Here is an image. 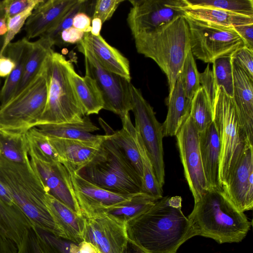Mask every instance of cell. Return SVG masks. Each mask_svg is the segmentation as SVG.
<instances>
[{
  "instance_id": "cell-1",
  "label": "cell",
  "mask_w": 253,
  "mask_h": 253,
  "mask_svg": "<svg viewBox=\"0 0 253 253\" xmlns=\"http://www.w3.org/2000/svg\"><path fill=\"white\" fill-rule=\"evenodd\" d=\"M126 231L128 241L147 253H176L194 237L179 196L159 199L145 212L127 221Z\"/></svg>"
},
{
  "instance_id": "cell-2",
  "label": "cell",
  "mask_w": 253,
  "mask_h": 253,
  "mask_svg": "<svg viewBox=\"0 0 253 253\" xmlns=\"http://www.w3.org/2000/svg\"><path fill=\"white\" fill-rule=\"evenodd\" d=\"M187 217L194 236L211 238L220 244L241 242L252 225L232 203L223 187L209 189L194 202Z\"/></svg>"
},
{
  "instance_id": "cell-3",
  "label": "cell",
  "mask_w": 253,
  "mask_h": 253,
  "mask_svg": "<svg viewBox=\"0 0 253 253\" xmlns=\"http://www.w3.org/2000/svg\"><path fill=\"white\" fill-rule=\"evenodd\" d=\"M0 181L33 227L66 240L64 232L56 223L46 206L45 196L47 192L30 160L25 164L17 163L0 155Z\"/></svg>"
},
{
  "instance_id": "cell-4",
  "label": "cell",
  "mask_w": 253,
  "mask_h": 253,
  "mask_svg": "<svg viewBox=\"0 0 253 253\" xmlns=\"http://www.w3.org/2000/svg\"><path fill=\"white\" fill-rule=\"evenodd\" d=\"M189 30L184 15L153 31L133 37L138 53L154 60L166 74L169 96L190 50Z\"/></svg>"
},
{
  "instance_id": "cell-5",
  "label": "cell",
  "mask_w": 253,
  "mask_h": 253,
  "mask_svg": "<svg viewBox=\"0 0 253 253\" xmlns=\"http://www.w3.org/2000/svg\"><path fill=\"white\" fill-rule=\"evenodd\" d=\"M93 159L77 172L86 180L122 194L142 192V179L123 153L108 137Z\"/></svg>"
},
{
  "instance_id": "cell-6",
  "label": "cell",
  "mask_w": 253,
  "mask_h": 253,
  "mask_svg": "<svg viewBox=\"0 0 253 253\" xmlns=\"http://www.w3.org/2000/svg\"><path fill=\"white\" fill-rule=\"evenodd\" d=\"M49 55L30 84L0 108V130L26 133L37 126L47 99Z\"/></svg>"
},
{
  "instance_id": "cell-7",
  "label": "cell",
  "mask_w": 253,
  "mask_h": 253,
  "mask_svg": "<svg viewBox=\"0 0 253 253\" xmlns=\"http://www.w3.org/2000/svg\"><path fill=\"white\" fill-rule=\"evenodd\" d=\"M72 64L61 54L53 50L49 54L47 99L37 126L78 122L86 116L69 80Z\"/></svg>"
},
{
  "instance_id": "cell-8",
  "label": "cell",
  "mask_w": 253,
  "mask_h": 253,
  "mask_svg": "<svg viewBox=\"0 0 253 253\" xmlns=\"http://www.w3.org/2000/svg\"><path fill=\"white\" fill-rule=\"evenodd\" d=\"M213 122L220 143L219 176L225 185L245 151L251 144L239 117L233 98L222 87L218 89L215 102Z\"/></svg>"
},
{
  "instance_id": "cell-9",
  "label": "cell",
  "mask_w": 253,
  "mask_h": 253,
  "mask_svg": "<svg viewBox=\"0 0 253 253\" xmlns=\"http://www.w3.org/2000/svg\"><path fill=\"white\" fill-rule=\"evenodd\" d=\"M189 30L190 50L197 59L212 63L216 59L232 55L245 43L232 27L197 19L184 14Z\"/></svg>"
},
{
  "instance_id": "cell-10",
  "label": "cell",
  "mask_w": 253,
  "mask_h": 253,
  "mask_svg": "<svg viewBox=\"0 0 253 253\" xmlns=\"http://www.w3.org/2000/svg\"><path fill=\"white\" fill-rule=\"evenodd\" d=\"M78 48L84 56L85 75L93 79L102 95L103 109L123 117L131 110L130 84L125 78L105 69L83 41Z\"/></svg>"
},
{
  "instance_id": "cell-11",
  "label": "cell",
  "mask_w": 253,
  "mask_h": 253,
  "mask_svg": "<svg viewBox=\"0 0 253 253\" xmlns=\"http://www.w3.org/2000/svg\"><path fill=\"white\" fill-rule=\"evenodd\" d=\"M130 93L134 127L147 150L156 177L163 187L165 171L162 124L157 120L153 107L144 98L140 90L131 83Z\"/></svg>"
},
{
  "instance_id": "cell-12",
  "label": "cell",
  "mask_w": 253,
  "mask_h": 253,
  "mask_svg": "<svg viewBox=\"0 0 253 253\" xmlns=\"http://www.w3.org/2000/svg\"><path fill=\"white\" fill-rule=\"evenodd\" d=\"M127 22L134 37L164 26L184 15L185 0H131Z\"/></svg>"
},
{
  "instance_id": "cell-13",
  "label": "cell",
  "mask_w": 253,
  "mask_h": 253,
  "mask_svg": "<svg viewBox=\"0 0 253 253\" xmlns=\"http://www.w3.org/2000/svg\"><path fill=\"white\" fill-rule=\"evenodd\" d=\"M175 136L185 177L195 202L206 194L209 186L202 165L199 132L189 115Z\"/></svg>"
},
{
  "instance_id": "cell-14",
  "label": "cell",
  "mask_w": 253,
  "mask_h": 253,
  "mask_svg": "<svg viewBox=\"0 0 253 253\" xmlns=\"http://www.w3.org/2000/svg\"><path fill=\"white\" fill-rule=\"evenodd\" d=\"M84 216V241L91 243L100 253H123L128 241L126 222L104 211Z\"/></svg>"
},
{
  "instance_id": "cell-15",
  "label": "cell",
  "mask_w": 253,
  "mask_h": 253,
  "mask_svg": "<svg viewBox=\"0 0 253 253\" xmlns=\"http://www.w3.org/2000/svg\"><path fill=\"white\" fill-rule=\"evenodd\" d=\"M31 166L49 194L82 215L69 171L60 162H47L29 154Z\"/></svg>"
},
{
  "instance_id": "cell-16",
  "label": "cell",
  "mask_w": 253,
  "mask_h": 253,
  "mask_svg": "<svg viewBox=\"0 0 253 253\" xmlns=\"http://www.w3.org/2000/svg\"><path fill=\"white\" fill-rule=\"evenodd\" d=\"M63 164L70 174L75 195L83 215L122 204L136 194H119L103 189L82 177L67 164Z\"/></svg>"
},
{
  "instance_id": "cell-17",
  "label": "cell",
  "mask_w": 253,
  "mask_h": 253,
  "mask_svg": "<svg viewBox=\"0 0 253 253\" xmlns=\"http://www.w3.org/2000/svg\"><path fill=\"white\" fill-rule=\"evenodd\" d=\"M229 198L240 211L253 208V145L247 148L226 184L223 186Z\"/></svg>"
},
{
  "instance_id": "cell-18",
  "label": "cell",
  "mask_w": 253,
  "mask_h": 253,
  "mask_svg": "<svg viewBox=\"0 0 253 253\" xmlns=\"http://www.w3.org/2000/svg\"><path fill=\"white\" fill-rule=\"evenodd\" d=\"M78 0H42L24 27L28 40L40 37L50 29Z\"/></svg>"
},
{
  "instance_id": "cell-19",
  "label": "cell",
  "mask_w": 253,
  "mask_h": 253,
  "mask_svg": "<svg viewBox=\"0 0 253 253\" xmlns=\"http://www.w3.org/2000/svg\"><path fill=\"white\" fill-rule=\"evenodd\" d=\"M233 100L248 139L253 145V80L233 62Z\"/></svg>"
},
{
  "instance_id": "cell-20",
  "label": "cell",
  "mask_w": 253,
  "mask_h": 253,
  "mask_svg": "<svg viewBox=\"0 0 253 253\" xmlns=\"http://www.w3.org/2000/svg\"><path fill=\"white\" fill-rule=\"evenodd\" d=\"M199 140L202 165L209 189L221 188L223 186L219 176L220 143L213 121L199 132Z\"/></svg>"
},
{
  "instance_id": "cell-21",
  "label": "cell",
  "mask_w": 253,
  "mask_h": 253,
  "mask_svg": "<svg viewBox=\"0 0 253 253\" xmlns=\"http://www.w3.org/2000/svg\"><path fill=\"white\" fill-rule=\"evenodd\" d=\"M83 41L105 69L130 82L129 62L120 51L110 45L100 35L94 36L90 32L84 33Z\"/></svg>"
},
{
  "instance_id": "cell-22",
  "label": "cell",
  "mask_w": 253,
  "mask_h": 253,
  "mask_svg": "<svg viewBox=\"0 0 253 253\" xmlns=\"http://www.w3.org/2000/svg\"><path fill=\"white\" fill-rule=\"evenodd\" d=\"M48 138L63 161V164H67L76 171L93 159L102 144L52 137Z\"/></svg>"
},
{
  "instance_id": "cell-23",
  "label": "cell",
  "mask_w": 253,
  "mask_h": 253,
  "mask_svg": "<svg viewBox=\"0 0 253 253\" xmlns=\"http://www.w3.org/2000/svg\"><path fill=\"white\" fill-rule=\"evenodd\" d=\"M46 206L56 223L64 232L66 240L76 244L84 241L85 219L48 193L45 196Z\"/></svg>"
},
{
  "instance_id": "cell-24",
  "label": "cell",
  "mask_w": 253,
  "mask_h": 253,
  "mask_svg": "<svg viewBox=\"0 0 253 253\" xmlns=\"http://www.w3.org/2000/svg\"><path fill=\"white\" fill-rule=\"evenodd\" d=\"M31 42L26 37L16 42H11L2 53V55L10 58L14 62L15 67L2 84L0 94V107L15 94L24 72Z\"/></svg>"
},
{
  "instance_id": "cell-25",
  "label": "cell",
  "mask_w": 253,
  "mask_h": 253,
  "mask_svg": "<svg viewBox=\"0 0 253 253\" xmlns=\"http://www.w3.org/2000/svg\"><path fill=\"white\" fill-rule=\"evenodd\" d=\"M36 127L41 132L48 137L80 140L95 144H101L107 138L106 134L95 135L91 133L99 128L86 116L78 122L44 124Z\"/></svg>"
},
{
  "instance_id": "cell-26",
  "label": "cell",
  "mask_w": 253,
  "mask_h": 253,
  "mask_svg": "<svg viewBox=\"0 0 253 253\" xmlns=\"http://www.w3.org/2000/svg\"><path fill=\"white\" fill-rule=\"evenodd\" d=\"M191 102L185 95L179 76L171 94L167 98L168 113L162 124L164 137L176 135L189 115Z\"/></svg>"
},
{
  "instance_id": "cell-27",
  "label": "cell",
  "mask_w": 253,
  "mask_h": 253,
  "mask_svg": "<svg viewBox=\"0 0 253 253\" xmlns=\"http://www.w3.org/2000/svg\"><path fill=\"white\" fill-rule=\"evenodd\" d=\"M70 83L85 116L97 114L103 108L102 95L95 81L88 76L78 74L72 64L69 68Z\"/></svg>"
},
{
  "instance_id": "cell-28",
  "label": "cell",
  "mask_w": 253,
  "mask_h": 253,
  "mask_svg": "<svg viewBox=\"0 0 253 253\" xmlns=\"http://www.w3.org/2000/svg\"><path fill=\"white\" fill-rule=\"evenodd\" d=\"M121 119L122 129L117 131H114L111 128L104 129L108 130L106 131L105 134L121 150L142 179V165L134 137L135 128L131 121L129 114Z\"/></svg>"
},
{
  "instance_id": "cell-29",
  "label": "cell",
  "mask_w": 253,
  "mask_h": 253,
  "mask_svg": "<svg viewBox=\"0 0 253 253\" xmlns=\"http://www.w3.org/2000/svg\"><path fill=\"white\" fill-rule=\"evenodd\" d=\"M32 224L17 206H11L0 199V233L14 243L20 244L26 230Z\"/></svg>"
},
{
  "instance_id": "cell-30",
  "label": "cell",
  "mask_w": 253,
  "mask_h": 253,
  "mask_svg": "<svg viewBox=\"0 0 253 253\" xmlns=\"http://www.w3.org/2000/svg\"><path fill=\"white\" fill-rule=\"evenodd\" d=\"M53 45L50 40L43 37L31 42L24 72L13 97L22 91L36 77L45 60L53 50Z\"/></svg>"
},
{
  "instance_id": "cell-31",
  "label": "cell",
  "mask_w": 253,
  "mask_h": 253,
  "mask_svg": "<svg viewBox=\"0 0 253 253\" xmlns=\"http://www.w3.org/2000/svg\"><path fill=\"white\" fill-rule=\"evenodd\" d=\"M26 133L0 130V155L14 163L29 161Z\"/></svg>"
},
{
  "instance_id": "cell-32",
  "label": "cell",
  "mask_w": 253,
  "mask_h": 253,
  "mask_svg": "<svg viewBox=\"0 0 253 253\" xmlns=\"http://www.w3.org/2000/svg\"><path fill=\"white\" fill-rule=\"evenodd\" d=\"M184 14L195 19L228 27L253 23V17L213 8L187 7L184 9Z\"/></svg>"
},
{
  "instance_id": "cell-33",
  "label": "cell",
  "mask_w": 253,
  "mask_h": 253,
  "mask_svg": "<svg viewBox=\"0 0 253 253\" xmlns=\"http://www.w3.org/2000/svg\"><path fill=\"white\" fill-rule=\"evenodd\" d=\"M158 200L147 194L140 192L136 194L126 202L101 211L110 214L126 222L145 212Z\"/></svg>"
},
{
  "instance_id": "cell-34",
  "label": "cell",
  "mask_w": 253,
  "mask_h": 253,
  "mask_svg": "<svg viewBox=\"0 0 253 253\" xmlns=\"http://www.w3.org/2000/svg\"><path fill=\"white\" fill-rule=\"evenodd\" d=\"M134 137L142 165V192L156 200H159L163 197V187L160 185L156 177L147 150L136 129Z\"/></svg>"
},
{
  "instance_id": "cell-35",
  "label": "cell",
  "mask_w": 253,
  "mask_h": 253,
  "mask_svg": "<svg viewBox=\"0 0 253 253\" xmlns=\"http://www.w3.org/2000/svg\"><path fill=\"white\" fill-rule=\"evenodd\" d=\"M26 135L29 145L28 154L45 162L64 163L50 143L48 137L41 132L37 127L30 129Z\"/></svg>"
},
{
  "instance_id": "cell-36",
  "label": "cell",
  "mask_w": 253,
  "mask_h": 253,
  "mask_svg": "<svg viewBox=\"0 0 253 253\" xmlns=\"http://www.w3.org/2000/svg\"><path fill=\"white\" fill-rule=\"evenodd\" d=\"M189 116L199 132L207 128L213 121V109L201 86L192 98Z\"/></svg>"
},
{
  "instance_id": "cell-37",
  "label": "cell",
  "mask_w": 253,
  "mask_h": 253,
  "mask_svg": "<svg viewBox=\"0 0 253 253\" xmlns=\"http://www.w3.org/2000/svg\"><path fill=\"white\" fill-rule=\"evenodd\" d=\"M188 7H203L253 17V0H185Z\"/></svg>"
},
{
  "instance_id": "cell-38",
  "label": "cell",
  "mask_w": 253,
  "mask_h": 253,
  "mask_svg": "<svg viewBox=\"0 0 253 253\" xmlns=\"http://www.w3.org/2000/svg\"><path fill=\"white\" fill-rule=\"evenodd\" d=\"M233 69L232 55L218 58L212 62L211 70L217 88L222 87L231 98L233 95Z\"/></svg>"
},
{
  "instance_id": "cell-39",
  "label": "cell",
  "mask_w": 253,
  "mask_h": 253,
  "mask_svg": "<svg viewBox=\"0 0 253 253\" xmlns=\"http://www.w3.org/2000/svg\"><path fill=\"white\" fill-rule=\"evenodd\" d=\"M88 0H78L77 2L67 11L59 20L41 37L50 40L54 45L64 44L60 38L61 32L65 29L73 27L74 16L86 9Z\"/></svg>"
},
{
  "instance_id": "cell-40",
  "label": "cell",
  "mask_w": 253,
  "mask_h": 253,
  "mask_svg": "<svg viewBox=\"0 0 253 253\" xmlns=\"http://www.w3.org/2000/svg\"><path fill=\"white\" fill-rule=\"evenodd\" d=\"M180 76L185 95L188 100L192 101L201 85L200 73L191 50L185 58Z\"/></svg>"
},
{
  "instance_id": "cell-41",
  "label": "cell",
  "mask_w": 253,
  "mask_h": 253,
  "mask_svg": "<svg viewBox=\"0 0 253 253\" xmlns=\"http://www.w3.org/2000/svg\"><path fill=\"white\" fill-rule=\"evenodd\" d=\"M17 253H54L40 237L34 227L28 228L23 236Z\"/></svg>"
},
{
  "instance_id": "cell-42",
  "label": "cell",
  "mask_w": 253,
  "mask_h": 253,
  "mask_svg": "<svg viewBox=\"0 0 253 253\" xmlns=\"http://www.w3.org/2000/svg\"><path fill=\"white\" fill-rule=\"evenodd\" d=\"M34 8L35 7H31L18 15L7 19L8 31L5 37L2 54L7 45L11 42L14 37L24 26L28 18L31 15Z\"/></svg>"
},
{
  "instance_id": "cell-43",
  "label": "cell",
  "mask_w": 253,
  "mask_h": 253,
  "mask_svg": "<svg viewBox=\"0 0 253 253\" xmlns=\"http://www.w3.org/2000/svg\"><path fill=\"white\" fill-rule=\"evenodd\" d=\"M124 0H98L95 1L92 18H99L104 23L111 19Z\"/></svg>"
},
{
  "instance_id": "cell-44",
  "label": "cell",
  "mask_w": 253,
  "mask_h": 253,
  "mask_svg": "<svg viewBox=\"0 0 253 253\" xmlns=\"http://www.w3.org/2000/svg\"><path fill=\"white\" fill-rule=\"evenodd\" d=\"M200 83L207 93L214 113L218 89L215 85L212 72L210 68L209 63L204 71L200 73Z\"/></svg>"
},
{
  "instance_id": "cell-45",
  "label": "cell",
  "mask_w": 253,
  "mask_h": 253,
  "mask_svg": "<svg viewBox=\"0 0 253 253\" xmlns=\"http://www.w3.org/2000/svg\"><path fill=\"white\" fill-rule=\"evenodd\" d=\"M42 0H4L3 11L7 19L31 7H35Z\"/></svg>"
},
{
  "instance_id": "cell-46",
  "label": "cell",
  "mask_w": 253,
  "mask_h": 253,
  "mask_svg": "<svg viewBox=\"0 0 253 253\" xmlns=\"http://www.w3.org/2000/svg\"><path fill=\"white\" fill-rule=\"evenodd\" d=\"M232 58L253 80V50L244 46L236 51Z\"/></svg>"
},
{
  "instance_id": "cell-47",
  "label": "cell",
  "mask_w": 253,
  "mask_h": 253,
  "mask_svg": "<svg viewBox=\"0 0 253 253\" xmlns=\"http://www.w3.org/2000/svg\"><path fill=\"white\" fill-rule=\"evenodd\" d=\"M233 28L242 39L245 46L253 50V23L238 25Z\"/></svg>"
},
{
  "instance_id": "cell-48",
  "label": "cell",
  "mask_w": 253,
  "mask_h": 253,
  "mask_svg": "<svg viewBox=\"0 0 253 253\" xmlns=\"http://www.w3.org/2000/svg\"><path fill=\"white\" fill-rule=\"evenodd\" d=\"M84 33L71 27L64 30L61 33L60 38L63 43L75 44L82 41Z\"/></svg>"
},
{
  "instance_id": "cell-49",
  "label": "cell",
  "mask_w": 253,
  "mask_h": 253,
  "mask_svg": "<svg viewBox=\"0 0 253 253\" xmlns=\"http://www.w3.org/2000/svg\"><path fill=\"white\" fill-rule=\"evenodd\" d=\"M91 24V18L84 12L77 13L73 18V27L84 33L90 32Z\"/></svg>"
},
{
  "instance_id": "cell-50",
  "label": "cell",
  "mask_w": 253,
  "mask_h": 253,
  "mask_svg": "<svg viewBox=\"0 0 253 253\" xmlns=\"http://www.w3.org/2000/svg\"><path fill=\"white\" fill-rule=\"evenodd\" d=\"M69 253H100L91 243L83 241L80 243H71Z\"/></svg>"
},
{
  "instance_id": "cell-51",
  "label": "cell",
  "mask_w": 253,
  "mask_h": 253,
  "mask_svg": "<svg viewBox=\"0 0 253 253\" xmlns=\"http://www.w3.org/2000/svg\"><path fill=\"white\" fill-rule=\"evenodd\" d=\"M15 67L14 62L9 57L0 56V78H7L10 75Z\"/></svg>"
},
{
  "instance_id": "cell-52",
  "label": "cell",
  "mask_w": 253,
  "mask_h": 253,
  "mask_svg": "<svg viewBox=\"0 0 253 253\" xmlns=\"http://www.w3.org/2000/svg\"><path fill=\"white\" fill-rule=\"evenodd\" d=\"M16 245L0 233V253H17Z\"/></svg>"
},
{
  "instance_id": "cell-53",
  "label": "cell",
  "mask_w": 253,
  "mask_h": 253,
  "mask_svg": "<svg viewBox=\"0 0 253 253\" xmlns=\"http://www.w3.org/2000/svg\"><path fill=\"white\" fill-rule=\"evenodd\" d=\"M0 199L11 206H17L6 187L0 181Z\"/></svg>"
},
{
  "instance_id": "cell-54",
  "label": "cell",
  "mask_w": 253,
  "mask_h": 253,
  "mask_svg": "<svg viewBox=\"0 0 253 253\" xmlns=\"http://www.w3.org/2000/svg\"><path fill=\"white\" fill-rule=\"evenodd\" d=\"M102 24V22L99 18H92L91 20V29L90 33L94 36H100Z\"/></svg>"
},
{
  "instance_id": "cell-55",
  "label": "cell",
  "mask_w": 253,
  "mask_h": 253,
  "mask_svg": "<svg viewBox=\"0 0 253 253\" xmlns=\"http://www.w3.org/2000/svg\"><path fill=\"white\" fill-rule=\"evenodd\" d=\"M7 31V18L3 12L0 14V36H5Z\"/></svg>"
},
{
  "instance_id": "cell-56",
  "label": "cell",
  "mask_w": 253,
  "mask_h": 253,
  "mask_svg": "<svg viewBox=\"0 0 253 253\" xmlns=\"http://www.w3.org/2000/svg\"><path fill=\"white\" fill-rule=\"evenodd\" d=\"M123 253H147L133 244L128 241Z\"/></svg>"
},
{
  "instance_id": "cell-57",
  "label": "cell",
  "mask_w": 253,
  "mask_h": 253,
  "mask_svg": "<svg viewBox=\"0 0 253 253\" xmlns=\"http://www.w3.org/2000/svg\"><path fill=\"white\" fill-rule=\"evenodd\" d=\"M5 36H0V56H1L2 51L4 43L5 41Z\"/></svg>"
},
{
  "instance_id": "cell-58",
  "label": "cell",
  "mask_w": 253,
  "mask_h": 253,
  "mask_svg": "<svg viewBox=\"0 0 253 253\" xmlns=\"http://www.w3.org/2000/svg\"><path fill=\"white\" fill-rule=\"evenodd\" d=\"M4 12L3 0H0V14Z\"/></svg>"
},
{
  "instance_id": "cell-59",
  "label": "cell",
  "mask_w": 253,
  "mask_h": 253,
  "mask_svg": "<svg viewBox=\"0 0 253 253\" xmlns=\"http://www.w3.org/2000/svg\"></svg>"
}]
</instances>
